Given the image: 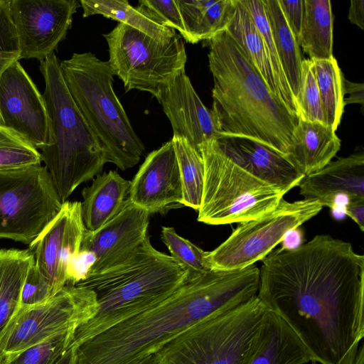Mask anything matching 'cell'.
Wrapping results in <instances>:
<instances>
[{
  "mask_svg": "<svg viewBox=\"0 0 364 364\" xmlns=\"http://www.w3.org/2000/svg\"><path fill=\"white\" fill-rule=\"evenodd\" d=\"M354 364H364V346L362 344L358 349Z\"/></svg>",
  "mask_w": 364,
  "mask_h": 364,
  "instance_id": "46",
  "label": "cell"
},
{
  "mask_svg": "<svg viewBox=\"0 0 364 364\" xmlns=\"http://www.w3.org/2000/svg\"><path fill=\"white\" fill-rule=\"evenodd\" d=\"M298 186L304 198L317 200L331 208L341 195L349 200L364 199L363 151L356 150L331 161L321 169L304 176Z\"/></svg>",
  "mask_w": 364,
  "mask_h": 364,
  "instance_id": "19",
  "label": "cell"
},
{
  "mask_svg": "<svg viewBox=\"0 0 364 364\" xmlns=\"http://www.w3.org/2000/svg\"><path fill=\"white\" fill-rule=\"evenodd\" d=\"M259 268L211 269L189 277L158 305L77 348V364H131L158 352L189 327L257 296Z\"/></svg>",
  "mask_w": 364,
  "mask_h": 364,
  "instance_id": "2",
  "label": "cell"
},
{
  "mask_svg": "<svg viewBox=\"0 0 364 364\" xmlns=\"http://www.w3.org/2000/svg\"><path fill=\"white\" fill-rule=\"evenodd\" d=\"M53 296L54 295L48 282L33 263L22 288L20 308L44 303Z\"/></svg>",
  "mask_w": 364,
  "mask_h": 364,
  "instance_id": "39",
  "label": "cell"
},
{
  "mask_svg": "<svg viewBox=\"0 0 364 364\" xmlns=\"http://www.w3.org/2000/svg\"><path fill=\"white\" fill-rule=\"evenodd\" d=\"M302 235L298 228L288 231L282 241V248L287 250H294L301 245Z\"/></svg>",
  "mask_w": 364,
  "mask_h": 364,
  "instance_id": "44",
  "label": "cell"
},
{
  "mask_svg": "<svg viewBox=\"0 0 364 364\" xmlns=\"http://www.w3.org/2000/svg\"><path fill=\"white\" fill-rule=\"evenodd\" d=\"M33 263L29 249L0 250V343L20 308L22 288Z\"/></svg>",
  "mask_w": 364,
  "mask_h": 364,
  "instance_id": "26",
  "label": "cell"
},
{
  "mask_svg": "<svg viewBox=\"0 0 364 364\" xmlns=\"http://www.w3.org/2000/svg\"><path fill=\"white\" fill-rule=\"evenodd\" d=\"M311 362L312 363V364H316V363H317V362H316V360H311Z\"/></svg>",
  "mask_w": 364,
  "mask_h": 364,
  "instance_id": "48",
  "label": "cell"
},
{
  "mask_svg": "<svg viewBox=\"0 0 364 364\" xmlns=\"http://www.w3.org/2000/svg\"><path fill=\"white\" fill-rule=\"evenodd\" d=\"M76 0H11L20 59L39 61L55 53L70 28Z\"/></svg>",
  "mask_w": 364,
  "mask_h": 364,
  "instance_id": "13",
  "label": "cell"
},
{
  "mask_svg": "<svg viewBox=\"0 0 364 364\" xmlns=\"http://www.w3.org/2000/svg\"><path fill=\"white\" fill-rule=\"evenodd\" d=\"M257 296L321 364H354L364 337V256L318 235L262 260Z\"/></svg>",
  "mask_w": 364,
  "mask_h": 364,
  "instance_id": "1",
  "label": "cell"
},
{
  "mask_svg": "<svg viewBox=\"0 0 364 364\" xmlns=\"http://www.w3.org/2000/svg\"><path fill=\"white\" fill-rule=\"evenodd\" d=\"M207 41L220 139H250L286 156L299 117L272 92L226 30Z\"/></svg>",
  "mask_w": 364,
  "mask_h": 364,
  "instance_id": "3",
  "label": "cell"
},
{
  "mask_svg": "<svg viewBox=\"0 0 364 364\" xmlns=\"http://www.w3.org/2000/svg\"><path fill=\"white\" fill-rule=\"evenodd\" d=\"M218 141L239 166L267 183L290 191L304 176L285 156L259 143L242 138H221Z\"/></svg>",
  "mask_w": 364,
  "mask_h": 364,
  "instance_id": "20",
  "label": "cell"
},
{
  "mask_svg": "<svg viewBox=\"0 0 364 364\" xmlns=\"http://www.w3.org/2000/svg\"><path fill=\"white\" fill-rule=\"evenodd\" d=\"M75 331H66L26 348L0 357L1 364H55L70 347Z\"/></svg>",
  "mask_w": 364,
  "mask_h": 364,
  "instance_id": "33",
  "label": "cell"
},
{
  "mask_svg": "<svg viewBox=\"0 0 364 364\" xmlns=\"http://www.w3.org/2000/svg\"><path fill=\"white\" fill-rule=\"evenodd\" d=\"M311 60V59H310ZM318 85L324 124L335 132L344 109L343 75L337 60H312Z\"/></svg>",
  "mask_w": 364,
  "mask_h": 364,
  "instance_id": "30",
  "label": "cell"
},
{
  "mask_svg": "<svg viewBox=\"0 0 364 364\" xmlns=\"http://www.w3.org/2000/svg\"><path fill=\"white\" fill-rule=\"evenodd\" d=\"M152 357L153 355L139 360L131 364H151Z\"/></svg>",
  "mask_w": 364,
  "mask_h": 364,
  "instance_id": "47",
  "label": "cell"
},
{
  "mask_svg": "<svg viewBox=\"0 0 364 364\" xmlns=\"http://www.w3.org/2000/svg\"><path fill=\"white\" fill-rule=\"evenodd\" d=\"M269 311L257 296L210 316L167 343L151 364H249L264 340Z\"/></svg>",
  "mask_w": 364,
  "mask_h": 364,
  "instance_id": "7",
  "label": "cell"
},
{
  "mask_svg": "<svg viewBox=\"0 0 364 364\" xmlns=\"http://www.w3.org/2000/svg\"><path fill=\"white\" fill-rule=\"evenodd\" d=\"M341 145L340 139L331 127L299 118L286 158L301 174L306 176L331 162Z\"/></svg>",
  "mask_w": 364,
  "mask_h": 364,
  "instance_id": "22",
  "label": "cell"
},
{
  "mask_svg": "<svg viewBox=\"0 0 364 364\" xmlns=\"http://www.w3.org/2000/svg\"><path fill=\"white\" fill-rule=\"evenodd\" d=\"M131 181L116 171L98 174L82 191L81 214L85 228L95 231L113 218L128 198Z\"/></svg>",
  "mask_w": 364,
  "mask_h": 364,
  "instance_id": "23",
  "label": "cell"
},
{
  "mask_svg": "<svg viewBox=\"0 0 364 364\" xmlns=\"http://www.w3.org/2000/svg\"><path fill=\"white\" fill-rule=\"evenodd\" d=\"M85 228L79 201H65L57 215L29 245L34 264L53 295L68 282V272L79 253Z\"/></svg>",
  "mask_w": 364,
  "mask_h": 364,
  "instance_id": "15",
  "label": "cell"
},
{
  "mask_svg": "<svg viewBox=\"0 0 364 364\" xmlns=\"http://www.w3.org/2000/svg\"><path fill=\"white\" fill-rule=\"evenodd\" d=\"M149 215L127 198L122 210L100 229L85 230L80 251L90 253L95 259L86 276L112 267L131 257L148 236Z\"/></svg>",
  "mask_w": 364,
  "mask_h": 364,
  "instance_id": "16",
  "label": "cell"
},
{
  "mask_svg": "<svg viewBox=\"0 0 364 364\" xmlns=\"http://www.w3.org/2000/svg\"><path fill=\"white\" fill-rule=\"evenodd\" d=\"M323 207L314 199L294 202L282 199L272 211L240 223L224 242L207 252L212 269H240L262 260L288 231L318 215Z\"/></svg>",
  "mask_w": 364,
  "mask_h": 364,
  "instance_id": "11",
  "label": "cell"
},
{
  "mask_svg": "<svg viewBox=\"0 0 364 364\" xmlns=\"http://www.w3.org/2000/svg\"><path fill=\"white\" fill-rule=\"evenodd\" d=\"M246 9L255 26L262 36L268 50L276 77L284 90L295 100L287 81L275 48L273 36L262 0H239Z\"/></svg>",
  "mask_w": 364,
  "mask_h": 364,
  "instance_id": "36",
  "label": "cell"
},
{
  "mask_svg": "<svg viewBox=\"0 0 364 364\" xmlns=\"http://www.w3.org/2000/svg\"><path fill=\"white\" fill-rule=\"evenodd\" d=\"M136 8L155 23L178 31L182 38L186 40V32L176 0H141Z\"/></svg>",
  "mask_w": 364,
  "mask_h": 364,
  "instance_id": "37",
  "label": "cell"
},
{
  "mask_svg": "<svg viewBox=\"0 0 364 364\" xmlns=\"http://www.w3.org/2000/svg\"><path fill=\"white\" fill-rule=\"evenodd\" d=\"M108 62L126 91L138 90L156 97L159 90L185 69L187 55L182 37L160 41L119 23L104 34Z\"/></svg>",
  "mask_w": 364,
  "mask_h": 364,
  "instance_id": "9",
  "label": "cell"
},
{
  "mask_svg": "<svg viewBox=\"0 0 364 364\" xmlns=\"http://www.w3.org/2000/svg\"><path fill=\"white\" fill-rule=\"evenodd\" d=\"M62 205L46 166L0 171V238L30 245Z\"/></svg>",
  "mask_w": 364,
  "mask_h": 364,
  "instance_id": "10",
  "label": "cell"
},
{
  "mask_svg": "<svg viewBox=\"0 0 364 364\" xmlns=\"http://www.w3.org/2000/svg\"><path fill=\"white\" fill-rule=\"evenodd\" d=\"M310 353L291 328L269 310L262 345L249 364H305Z\"/></svg>",
  "mask_w": 364,
  "mask_h": 364,
  "instance_id": "25",
  "label": "cell"
},
{
  "mask_svg": "<svg viewBox=\"0 0 364 364\" xmlns=\"http://www.w3.org/2000/svg\"><path fill=\"white\" fill-rule=\"evenodd\" d=\"M296 102L299 119L310 122L324 124L321 97L312 60L304 59L302 61L301 82Z\"/></svg>",
  "mask_w": 364,
  "mask_h": 364,
  "instance_id": "35",
  "label": "cell"
},
{
  "mask_svg": "<svg viewBox=\"0 0 364 364\" xmlns=\"http://www.w3.org/2000/svg\"><path fill=\"white\" fill-rule=\"evenodd\" d=\"M39 68L44 79L42 95L50 130L41 160L63 203L78 186L100 174L108 161L68 92L55 53L40 61Z\"/></svg>",
  "mask_w": 364,
  "mask_h": 364,
  "instance_id": "5",
  "label": "cell"
},
{
  "mask_svg": "<svg viewBox=\"0 0 364 364\" xmlns=\"http://www.w3.org/2000/svg\"><path fill=\"white\" fill-rule=\"evenodd\" d=\"M262 1L281 66L296 100L304 60L300 46L287 24L278 0Z\"/></svg>",
  "mask_w": 364,
  "mask_h": 364,
  "instance_id": "28",
  "label": "cell"
},
{
  "mask_svg": "<svg viewBox=\"0 0 364 364\" xmlns=\"http://www.w3.org/2000/svg\"><path fill=\"white\" fill-rule=\"evenodd\" d=\"M11 0H0V75L19 60L20 47L11 13Z\"/></svg>",
  "mask_w": 364,
  "mask_h": 364,
  "instance_id": "38",
  "label": "cell"
},
{
  "mask_svg": "<svg viewBox=\"0 0 364 364\" xmlns=\"http://www.w3.org/2000/svg\"><path fill=\"white\" fill-rule=\"evenodd\" d=\"M348 18L360 29H364V0H351Z\"/></svg>",
  "mask_w": 364,
  "mask_h": 364,
  "instance_id": "43",
  "label": "cell"
},
{
  "mask_svg": "<svg viewBox=\"0 0 364 364\" xmlns=\"http://www.w3.org/2000/svg\"><path fill=\"white\" fill-rule=\"evenodd\" d=\"M182 183L171 140L149 153L131 181L128 199L150 215L181 204Z\"/></svg>",
  "mask_w": 364,
  "mask_h": 364,
  "instance_id": "17",
  "label": "cell"
},
{
  "mask_svg": "<svg viewBox=\"0 0 364 364\" xmlns=\"http://www.w3.org/2000/svg\"><path fill=\"white\" fill-rule=\"evenodd\" d=\"M0 364H1V360H0Z\"/></svg>",
  "mask_w": 364,
  "mask_h": 364,
  "instance_id": "49",
  "label": "cell"
},
{
  "mask_svg": "<svg viewBox=\"0 0 364 364\" xmlns=\"http://www.w3.org/2000/svg\"><path fill=\"white\" fill-rule=\"evenodd\" d=\"M79 3L83 17L100 14L160 41H168L177 34L176 31L151 21L126 0H80Z\"/></svg>",
  "mask_w": 364,
  "mask_h": 364,
  "instance_id": "29",
  "label": "cell"
},
{
  "mask_svg": "<svg viewBox=\"0 0 364 364\" xmlns=\"http://www.w3.org/2000/svg\"><path fill=\"white\" fill-rule=\"evenodd\" d=\"M97 310L94 291L66 285L44 303L19 308L0 343V357L17 353L56 334L75 331Z\"/></svg>",
  "mask_w": 364,
  "mask_h": 364,
  "instance_id": "12",
  "label": "cell"
},
{
  "mask_svg": "<svg viewBox=\"0 0 364 364\" xmlns=\"http://www.w3.org/2000/svg\"><path fill=\"white\" fill-rule=\"evenodd\" d=\"M288 26L299 44L303 19V0H278Z\"/></svg>",
  "mask_w": 364,
  "mask_h": 364,
  "instance_id": "40",
  "label": "cell"
},
{
  "mask_svg": "<svg viewBox=\"0 0 364 364\" xmlns=\"http://www.w3.org/2000/svg\"><path fill=\"white\" fill-rule=\"evenodd\" d=\"M343 81L344 95L347 93L349 95L348 98L344 99V105L358 103L363 106L364 102V85L363 83L350 82L344 77Z\"/></svg>",
  "mask_w": 364,
  "mask_h": 364,
  "instance_id": "41",
  "label": "cell"
},
{
  "mask_svg": "<svg viewBox=\"0 0 364 364\" xmlns=\"http://www.w3.org/2000/svg\"><path fill=\"white\" fill-rule=\"evenodd\" d=\"M237 0H176L186 32V42L208 41L225 31Z\"/></svg>",
  "mask_w": 364,
  "mask_h": 364,
  "instance_id": "24",
  "label": "cell"
},
{
  "mask_svg": "<svg viewBox=\"0 0 364 364\" xmlns=\"http://www.w3.org/2000/svg\"><path fill=\"white\" fill-rule=\"evenodd\" d=\"M176 159L181 178V204L198 211L202 199L204 166L200 151L185 138L173 136Z\"/></svg>",
  "mask_w": 364,
  "mask_h": 364,
  "instance_id": "31",
  "label": "cell"
},
{
  "mask_svg": "<svg viewBox=\"0 0 364 364\" xmlns=\"http://www.w3.org/2000/svg\"><path fill=\"white\" fill-rule=\"evenodd\" d=\"M170 121L173 136L185 138L198 149L202 143L220 138L212 110L202 102L185 69L155 97Z\"/></svg>",
  "mask_w": 364,
  "mask_h": 364,
  "instance_id": "18",
  "label": "cell"
},
{
  "mask_svg": "<svg viewBox=\"0 0 364 364\" xmlns=\"http://www.w3.org/2000/svg\"><path fill=\"white\" fill-rule=\"evenodd\" d=\"M226 31L239 45L272 92L299 117L296 101L284 90L279 82L265 43L239 0L236 1L235 10Z\"/></svg>",
  "mask_w": 364,
  "mask_h": 364,
  "instance_id": "21",
  "label": "cell"
},
{
  "mask_svg": "<svg viewBox=\"0 0 364 364\" xmlns=\"http://www.w3.org/2000/svg\"><path fill=\"white\" fill-rule=\"evenodd\" d=\"M41 153L11 129L0 125V171L41 164Z\"/></svg>",
  "mask_w": 364,
  "mask_h": 364,
  "instance_id": "34",
  "label": "cell"
},
{
  "mask_svg": "<svg viewBox=\"0 0 364 364\" xmlns=\"http://www.w3.org/2000/svg\"><path fill=\"white\" fill-rule=\"evenodd\" d=\"M346 215H348L358 225L361 231L364 230V199L350 200L344 207Z\"/></svg>",
  "mask_w": 364,
  "mask_h": 364,
  "instance_id": "42",
  "label": "cell"
},
{
  "mask_svg": "<svg viewBox=\"0 0 364 364\" xmlns=\"http://www.w3.org/2000/svg\"><path fill=\"white\" fill-rule=\"evenodd\" d=\"M188 278V272L171 255L155 249L148 235L124 262L87 274L75 284L95 293L97 310L75 331L70 346L77 348L109 328L158 305Z\"/></svg>",
  "mask_w": 364,
  "mask_h": 364,
  "instance_id": "4",
  "label": "cell"
},
{
  "mask_svg": "<svg viewBox=\"0 0 364 364\" xmlns=\"http://www.w3.org/2000/svg\"><path fill=\"white\" fill-rule=\"evenodd\" d=\"M55 364H77V348L70 346Z\"/></svg>",
  "mask_w": 364,
  "mask_h": 364,
  "instance_id": "45",
  "label": "cell"
},
{
  "mask_svg": "<svg viewBox=\"0 0 364 364\" xmlns=\"http://www.w3.org/2000/svg\"><path fill=\"white\" fill-rule=\"evenodd\" d=\"M161 238L170 255L188 272L189 277L212 269L207 259L208 252L180 236L173 228L163 226Z\"/></svg>",
  "mask_w": 364,
  "mask_h": 364,
  "instance_id": "32",
  "label": "cell"
},
{
  "mask_svg": "<svg viewBox=\"0 0 364 364\" xmlns=\"http://www.w3.org/2000/svg\"><path fill=\"white\" fill-rule=\"evenodd\" d=\"M299 46L311 60L333 55V14L329 0H303Z\"/></svg>",
  "mask_w": 364,
  "mask_h": 364,
  "instance_id": "27",
  "label": "cell"
},
{
  "mask_svg": "<svg viewBox=\"0 0 364 364\" xmlns=\"http://www.w3.org/2000/svg\"><path fill=\"white\" fill-rule=\"evenodd\" d=\"M60 68L70 95L107 161L123 171L136 165L145 146L114 91V74L109 62L91 52L75 53L60 62Z\"/></svg>",
  "mask_w": 364,
  "mask_h": 364,
  "instance_id": "6",
  "label": "cell"
},
{
  "mask_svg": "<svg viewBox=\"0 0 364 364\" xmlns=\"http://www.w3.org/2000/svg\"><path fill=\"white\" fill-rule=\"evenodd\" d=\"M0 125L37 150L49 143V120L43 95L18 60L0 75Z\"/></svg>",
  "mask_w": 364,
  "mask_h": 364,
  "instance_id": "14",
  "label": "cell"
},
{
  "mask_svg": "<svg viewBox=\"0 0 364 364\" xmlns=\"http://www.w3.org/2000/svg\"><path fill=\"white\" fill-rule=\"evenodd\" d=\"M198 149L204 166L199 222L219 225L257 219L274 210L289 191L242 168L218 139L202 143Z\"/></svg>",
  "mask_w": 364,
  "mask_h": 364,
  "instance_id": "8",
  "label": "cell"
}]
</instances>
